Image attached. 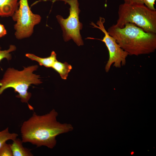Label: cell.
Returning <instances> with one entry per match:
<instances>
[{"instance_id": "obj_1", "label": "cell", "mask_w": 156, "mask_h": 156, "mask_svg": "<svg viewBox=\"0 0 156 156\" xmlns=\"http://www.w3.org/2000/svg\"><path fill=\"white\" fill-rule=\"evenodd\" d=\"M58 115L54 109L42 115L33 113L22 125L21 131L23 142H29L37 147L44 146L53 148L57 143V136L73 130L71 124L58 122Z\"/></svg>"}, {"instance_id": "obj_2", "label": "cell", "mask_w": 156, "mask_h": 156, "mask_svg": "<svg viewBox=\"0 0 156 156\" xmlns=\"http://www.w3.org/2000/svg\"><path fill=\"white\" fill-rule=\"evenodd\" d=\"M107 31L129 55L148 54L156 49V34L146 32L135 24L127 23L122 28L113 24Z\"/></svg>"}, {"instance_id": "obj_4", "label": "cell", "mask_w": 156, "mask_h": 156, "mask_svg": "<svg viewBox=\"0 0 156 156\" xmlns=\"http://www.w3.org/2000/svg\"><path fill=\"white\" fill-rule=\"evenodd\" d=\"M118 18L114 24L122 28L127 23H132L147 32L156 34V10L144 4H120L118 10Z\"/></svg>"}, {"instance_id": "obj_3", "label": "cell", "mask_w": 156, "mask_h": 156, "mask_svg": "<svg viewBox=\"0 0 156 156\" xmlns=\"http://www.w3.org/2000/svg\"><path fill=\"white\" fill-rule=\"evenodd\" d=\"M23 68L21 71L13 68L7 69L3 79L0 80V95L7 88H12L15 92L18 93L16 97L20 98L22 102L27 103L29 109H32L33 108L28 102L31 94L27 90L31 84L38 85L42 82L39 75L33 73L38 68V65Z\"/></svg>"}, {"instance_id": "obj_16", "label": "cell", "mask_w": 156, "mask_h": 156, "mask_svg": "<svg viewBox=\"0 0 156 156\" xmlns=\"http://www.w3.org/2000/svg\"><path fill=\"white\" fill-rule=\"evenodd\" d=\"M6 34L7 31L4 25L0 23V38L5 36Z\"/></svg>"}, {"instance_id": "obj_5", "label": "cell", "mask_w": 156, "mask_h": 156, "mask_svg": "<svg viewBox=\"0 0 156 156\" xmlns=\"http://www.w3.org/2000/svg\"><path fill=\"white\" fill-rule=\"evenodd\" d=\"M57 1H63L70 6L69 15L67 18L64 19L60 15L56 16L63 32L64 40L66 42L72 39L78 46L83 45V43L80 33L83 24L79 19L80 10L78 0H53L52 1L53 3Z\"/></svg>"}, {"instance_id": "obj_15", "label": "cell", "mask_w": 156, "mask_h": 156, "mask_svg": "<svg viewBox=\"0 0 156 156\" xmlns=\"http://www.w3.org/2000/svg\"><path fill=\"white\" fill-rule=\"evenodd\" d=\"M0 156H13L10 144L5 143L0 148Z\"/></svg>"}, {"instance_id": "obj_10", "label": "cell", "mask_w": 156, "mask_h": 156, "mask_svg": "<svg viewBox=\"0 0 156 156\" xmlns=\"http://www.w3.org/2000/svg\"><path fill=\"white\" fill-rule=\"evenodd\" d=\"M25 55L31 60L37 62L40 66H43L47 68L52 67L57 60L56 54L54 51L51 52L50 56L46 58L40 57L31 53H27Z\"/></svg>"}, {"instance_id": "obj_8", "label": "cell", "mask_w": 156, "mask_h": 156, "mask_svg": "<svg viewBox=\"0 0 156 156\" xmlns=\"http://www.w3.org/2000/svg\"><path fill=\"white\" fill-rule=\"evenodd\" d=\"M19 0H0V16H12L19 5Z\"/></svg>"}, {"instance_id": "obj_7", "label": "cell", "mask_w": 156, "mask_h": 156, "mask_svg": "<svg viewBox=\"0 0 156 156\" xmlns=\"http://www.w3.org/2000/svg\"><path fill=\"white\" fill-rule=\"evenodd\" d=\"M105 21L104 18L100 17L96 23L98 26L93 22H91L90 24L93 26V27L100 29L104 34L103 39L100 40L105 43L109 53V60L105 68L106 72H107L113 63L114 66L117 68L125 65L126 63V58L129 55L120 47L114 38L106 30L104 24Z\"/></svg>"}, {"instance_id": "obj_13", "label": "cell", "mask_w": 156, "mask_h": 156, "mask_svg": "<svg viewBox=\"0 0 156 156\" xmlns=\"http://www.w3.org/2000/svg\"><path fill=\"white\" fill-rule=\"evenodd\" d=\"M124 3L127 4L140 3L144 4L149 8L156 10L154 5L156 0H124Z\"/></svg>"}, {"instance_id": "obj_9", "label": "cell", "mask_w": 156, "mask_h": 156, "mask_svg": "<svg viewBox=\"0 0 156 156\" xmlns=\"http://www.w3.org/2000/svg\"><path fill=\"white\" fill-rule=\"evenodd\" d=\"M10 144L13 156H32L33 154L29 149L24 148L21 140L16 138Z\"/></svg>"}, {"instance_id": "obj_6", "label": "cell", "mask_w": 156, "mask_h": 156, "mask_svg": "<svg viewBox=\"0 0 156 156\" xmlns=\"http://www.w3.org/2000/svg\"><path fill=\"white\" fill-rule=\"evenodd\" d=\"M19 6L12 17L16 22L14 25L15 36L17 39H21L31 35L34 26L40 22L41 18L39 15L32 13L28 0H20Z\"/></svg>"}, {"instance_id": "obj_14", "label": "cell", "mask_w": 156, "mask_h": 156, "mask_svg": "<svg viewBox=\"0 0 156 156\" xmlns=\"http://www.w3.org/2000/svg\"><path fill=\"white\" fill-rule=\"evenodd\" d=\"M1 49L0 46V62L4 58H6L8 60H11L12 56L10 53L15 51L16 47L15 45H11L8 50L2 51L1 50Z\"/></svg>"}, {"instance_id": "obj_11", "label": "cell", "mask_w": 156, "mask_h": 156, "mask_svg": "<svg viewBox=\"0 0 156 156\" xmlns=\"http://www.w3.org/2000/svg\"><path fill=\"white\" fill-rule=\"evenodd\" d=\"M51 68L59 73L61 78L64 79H67L69 73L72 69V66L67 62L63 63L57 60Z\"/></svg>"}, {"instance_id": "obj_12", "label": "cell", "mask_w": 156, "mask_h": 156, "mask_svg": "<svg viewBox=\"0 0 156 156\" xmlns=\"http://www.w3.org/2000/svg\"><path fill=\"white\" fill-rule=\"evenodd\" d=\"M18 134L15 133H10L9 128L0 131V148L6 142L9 140H13L18 136Z\"/></svg>"}]
</instances>
